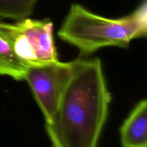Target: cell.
Returning a JSON list of instances; mask_svg holds the SVG:
<instances>
[{
	"instance_id": "cell-1",
	"label": "cell",
	"mask_w": 147,
	"mask_h": 147,
	"mask_svg": "<svg viewBox=\"0 0 147 147\" xmlns=\"http://www.w3.org/2000/svg\"><path fill=\"white\" fill-rule=\"evenodd\" d=\"M72 63L73 74L46 131L53 147H98L111 100L101 62Z\"/></svg>"
},
{
	"instance_id": "cell-2",
	"label": "cell",
	"mask_w": 147,
	"mask_h": 147,
	"mask_svg": "<svg viewBox=\"0 0 147 147\" xmlns=\"http://www.w3.org/2000/svg\"><path fill=\"white\" fill-rule=\"evenodd\" d=\"M146 0L131 14L119 19L106 18L73 4L57 32L62 40L86 55L105 47L125 48L132 40L146 37Z\"/></svg>"
},
{
	"instance_id": "cell-3",
	"label": "cell",
	"mask_w": 147,
	"mask_h": 147,
	"mask_svg": "<svg viewBox=\"0 0 147 147\" xmlns=\"http://www.w3.org/2000/svg\"><path fill=\"white\" fill-rule=\"evenodd\" d=\"M16 21L7 23L0 20V33L27 67L58 60L53 38V24L50 20L27 17Z\"/></svg>"
},
{
	"instance_id": "cell-4",
	"label": "cell",
	"mask_w": 147,
	"mask_h": 147,
	"mask_svg": "<svg viewBox=\"0 0 147 147\" xmlns=\"http://www.w3.org/2000/svg\"><path fill=\"white\" fill-rule=\"evenodd\" d=\"M73 74V63L59 60L37 66H30L24 80L28 83L40 107L45 123L55 115L65 89Z\"/></svg>"
},
{
	"instance_id": "cell-5",
	"label": "cell",
	"mask_w": 147,
	"mask_h": 147,
	"mask_svg": "<svg viewBox=\"0 0 147 147\" xmlns=\"http://www.w3.org/2000/svg\"><path fill=\"white\" fill-rule=\"evenodd\" d=\"M122 147H147V100L139 102L120 129Z\"/></svg>"
},
{
	"instance_id": "cell-6",
	"label": "cell",
	"mask_w": 147,
	"mask_h": 147,
	"mask_svg": "<svg viewBox=\"0 0 147 147\" xmlns=\"http://www.w3.org/2000/svg\"><path fill=\"white\" fill-rule=\"evenodd\" d=\"M27 68L14 53L9 42L0 33V75L22 80Z\"/></svg>"
},
{
	"instance_id": "cell-7",
	"label": "cell",
	"mask_w": 147,
	"mask_h": 147,
	"mask_svg": "<svg viewBox=\"0 0 147 147\" xmlns=\"http://www.w3.org/2000/svg\"><path fill=\"white\" fill-rule=\"evenodd\" d=\"M38 0H0V18L19 20L30 17Z\"/></svg>"
}]
</instances>
